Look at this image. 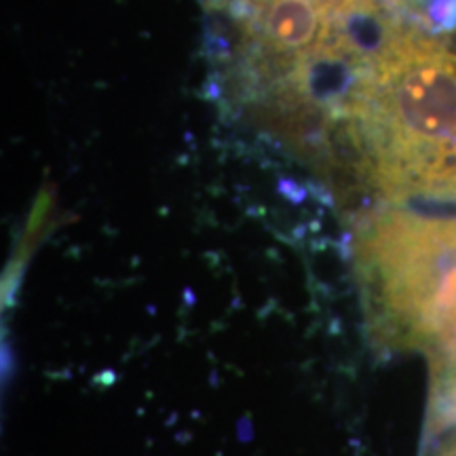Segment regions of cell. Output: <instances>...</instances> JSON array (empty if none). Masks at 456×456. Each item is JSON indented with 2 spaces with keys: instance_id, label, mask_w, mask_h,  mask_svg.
Segmentation results:
<instances>
[{
  "instance_id": "obj_1",
  "label": "cell",
  "mask_w": 456,
  "mask_h": 456,
  "mask_svg": "<svg viewBox=\"0 0 456 456\" xmlns=\"http://www.w3.org/2000/svg\"><path fill=\"white\" fill-rule=\"evenodd\" d=\"M368 174L391 201L456 205V55L391 34L355 100Z\"/></svg>"
},
{
  "instance_id": "obj_2",
  "label": "cell",
  "mask_w": 456,
  "mask_h": 456,
  "mask_svg": "<svg viewBox=\"0 0 456 456\" xmlns=\"http://www.w3.org/2000/svg\"><path fill=\"white\" fill-rule=\"evenodd\" d=\"M372 338L437 355L456 340V216L385 212L357 237Z\"/></svg>"
},
{
  "instance_id": "obj_3",
  "label": "cell",
  "mask_w": 456,
  "mask_h": 456,
  "mask_svg": "<svg viewBox=\"0 0 456 456\" xmlns=\"http://www.w3.org/2000/svg\"><path fill=\"white\" fill-rule=\"evenodd\" d=\"M262 32L279 51H311L326 32V13L306 0H260Z\"/></svg>"
},
{
  "instance_id": "obj_4",
  "label": "cell",
  "mask_w": 456,
  "mask_h": 456,
  "mask_svg": "<svg viewBox=\"0 0 456 456\" xmlns=\"http://www.w3.org/2000/svg\"><path fill=\"white\" fill-rule=\"evenodd\" d=\"M306 3H315L319 11H323L330 17V13H336V11L346 7V0H306Z\"/></svg>"
},
{
  "instance_id": "obj_5",
  "label": "cell",
  "mask_w": 456,
  "mask_h": 456,
  "mask_svg": "<svg viewBox=\"0 0 456 456\" xmlns=\"http://www.w3.org/2000/svg\"><path fill=\"white\" fill-rule=\"evenodd\" d=\"M440 456H456V440L450 442L448 446L442 450V454H440Z\"/></svg>"
}]
</instances>
